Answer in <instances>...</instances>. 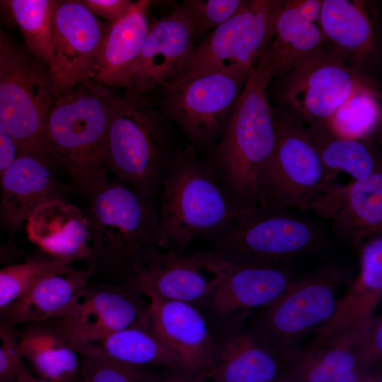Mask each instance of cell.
I'll return each instance as SVG.
<instances>
[{
	"label": "cell",
	"instance_id": "6da1fadb",
	"mask_svg": "<svg viewBox=\"0 0 382 382\" xmlns=\"http://www.w3.org/2000/svg\"><path fill=\"white\" fill-rule=\"evenodd\" d=\"M88 199L91 251L85 261L91 281L124 289L161 251L157 198L108 179Z\"/></svg>",
	"mask_w": 382,
	"mask_h": 382
},
{
	"label": "cell",
	"instance_id": "7a4b0ae2",
	"mask_svg": "<svg viewBox=\"0 0 382 382\" xmlns=\"http://www.w3.org/2000/svg\"><path fill=\"white\" fill-rule=\"evenodd\" d=\"M270 71L257 65L237 98L228 126L202 158L205 168L239 209L255 207L257 177L275 144L274 116L267 94Z\"/></svg>",
	"mask_w": 382,
	"mask_h": 382
},
{
	"label": "cell",
	"instance_id": "3957f363",
	"mask_svg": "<svg viewBox=\"0 0 382 382\" xmlns=\"http://www.w3.org/2000/svg\"><path fill=\"white\" fill-rule=\"evenodd\" d=\"M181 149L170 121L132 85L117 93L106 143L108 172L135 190L158 197Z\"/></svg>",
	"mask_w": 382,
	"mask_h": 382
},
{
	"label": "cell",
	"instance_id": "277c9868",
	"mask_svg": "<svg viewBox=\"0 0 382 382\" xmlns=\"http://www.w3.org/2000/svg\"><path fill=\"white\" fill-rule=\"evenodd\" d=\"M117 93L90 79L56 97L47 116L45 153L87 197L108 180L107 133Z\"/></svg>",
	"mask_w": 382,
	"mask_h": 382
},
{
	"label": "cell",
	"instance_id": "5b68a950",
	"mask_svg": "<svg viewBox=\"0 0 382 382\" xmlns=\"http://www.w3.org/2000/svg\"><path fill=\"white\" fill-rule=\"evenodd\" d=\"M294 209H242L206 238L210 251L234 265H295L328 250L333 236L317 216Z\"/></svg>",
	"mask_w": 382,
	"mask_h": 382
},
{
	"label": "cell",
	"instance_id": "8992f818",
	"mask_svg": "<svg viewBox=\"0 0 382 382\" xmlns=\"http://www.w3.org/2000/svg\"><path fill=\"white\" fill-rule=\"evenodd\" d=\"M275 144L257 177L256 207L330 219L340 188L303 127L274 111Z\"/></svg>",
	"mask_w": 382,
	"mask_h": 382
},
{
	"label": "cell",
	"instance_id": "52a82bcc",
	"mask_svg": "<svg viewBox=\"0 0 382 382\" xmlns=\"http://www.w3.org/2000/svg\"><path fill=\"white\" fill-rule=\"evenodd\" d=\"M158 198V244L167 253H185L192 241L212 235L242 209L228 199L190 144L181 147Z\"/></svg>",
	"mask_w": 382,
	"mask_h": 382
},
{
	"label": "cell",
	"instance_id": "ba28073f",
	"mask_svg": "<svg viewBox=\"0 0 382 382\" xmlns=\"http://www.w3.org/2000/svg\"><path fill=\"white\" fill-rule=\"evenodd\" d=\"M267 93L277 108L275 113L302 127L331 124L339 108L354 96L381 95L375 78L348 65L327 41L271 79Z\"/></svg>",
	"mask_w": 382,
	"mask_h": 382
},
{
	"label": "cell",
	"instance_id": "9c48e42d",
	"mask_svg": "<svg viewBox=\"0 0 382 382\" xmlns=\"http://www.w3.org/2000/svg\"><path fill=\"white\" fill-rule=\"evenodd\" d=\"M352 272L333 258L299 274L277 299L260 309L251 331L279 357L297 350L311 330L332 317L338 289Z\"/></svg>",
	"mask_w": 382,
	"mask_h": 382
},
{
	"label": "cell",
	"instance_id": "30bf717a",
	"mask_svg": "<svg viewBox=\"0 0 382 382\" xmlns=\"http://www.w3.org/2000/svg\"><path fill=\"white\" fill-rule=\"evenodd\" d=\"M55 98L46 64L15 45L0 64V123L18 155L46 154L45 125Z\"/></svg>",
	"mask_w": 382,
	"mask_h": 382
},
{
	"label": "cell",
	"instance_id": "8fae6325",
	"mask_svg": "<svg viewBox=\"0 0 382 382\" xmlns=\"http://www.w3.org/2000/svg\"><path fill=\"white\" fill-rule=\"evenodd\" d=\"M248 78L214 71L168 82L160 110L190 145L207 153L225 132Z\"/></svg>",
	"mask_w": 382,
	"mask_h": 382
},
{
	"label": "cell",
	"instance_id": "7c38bea8",
	"mask_svg": "<svg viewBox=\"0 0 382 382\" xmlns=\"http://www.w3.org/2000/svg\"><path fill=\"white\" fill-rule=\"evenodd\" d=\"M284 0H250L211 31L175 78L221 71L249 76L255 69ZM168 83V82H167Z\"/></svg>",
	"mask_w": 382,
	"mask_h": 382
},
{
	"label": "cell",
	"instance_id": "4fadbf2b",
	"mask_svg": "<svg viewBox=\"0 0 382 382\" xmlns=\"http://www.w3.org/2000/svg\"><path fill=\"white\" fill-rule=\"evenodd\" d=\"M148 308L125 289L89 282L57 316L45 323L77 350L106 335L140 323Z\"/></svg>",
	"mask_w": 382,
	"mask_h": 382
},
{
	"label": "cell",
	"instance_id": "5bb4252c",
	"mask_svg": "<svg viewBox=\"0 0 382 382\" xmlns=\"http://www.w3.org/2000/svg\"><path fill=\"white\" fill-rule=\"evenodd\" d=\"M108 25L79 0H57L48 66L55 97L91 79Z\"/></svg>",
	"mask_w": 382,
	"mask_h": 382
},
{
	"label": "cell",
	"instance_id": "9a60e30c",
	"mask_svg": "<svg viewBox=\"0 0 382 382\" xmlns=\"http://www.w3.org/2000/svg\"><path fill=\"white\" fill-rule=\"evenodd\" d=\"M222 261L210 251L173 253L160 251L132 277L125 289L141 296L190 303L211 294L221 273Z\"/></svg>",
	"mask_w": 382,
	"mask_h": 382
},
{
	"label": "cell",
	"instance_id": "2e32d148",
	"mask_svg": "<svg viewBox=\"0 0 382 382\" xmlns=\"http://www.w3.org/2000/svg\"><path fill=\"white\" fill-rule=\"evenodd\" d=\"M191 23L181 4L149 21L132 86L146 96L180 74L195 49Z\"/></svg>",
	"mask_w": 382,
	"mask_h": 382
},
{
	"label": "cell",
	"instance_id": "e0dca14e",
	"mask_svg": "<svg viewBox=\"0 0 382 382\" xmlns=\"http://www.w3.org/2000/svg\"><path fill=\"white\" fill-rule=\"evenodd\" d=\"M148 308L140 326L152 333L183 362L185 369L209 371L214 359V342L202 316L189 303L142 294Z\"/></svg>",
	"mask_w": 382,
	"mask_h": 382
},
{
	"label": "cell",
	"instance_id": "ac0fdd59",
	"mask_svg": "<svg viewBox=\"0 0 382 382\" xmlns=\"http://www.w3.org/2000/svg\"><path fill=\"white\" fill-rule=\"evenodd\" d=\"M361 1H321L318 18L326 41L357 71L373 76L378 66V29L374 11Z\"/></svg>",
	"mask_w": 382,
	"mask_h": 382
},
{
	"label": "cell",
	"instance_id": "d6986e66",
	"mask_svg": "<svg viewBox=\"0 0 382 382\" xmlns=\"http://www.w3.org/2000/svg\"><path fill=\"white\" fill-rule=\"evenodd\" d=\"M320 6L319 0L284 1L256 64L268 70L272 79L326 42L318 25Z\"/></svg>",
	"mask_w": 382,
	"mask_h": 382
},
{
	"label": "cell",
	"instance_id": "ffe728a7",
	"mask_svg": "<svg viewBox=\"0 0 382 382\" xmlns=\"http://www.w3.org/2000/svg\"><path fill=\"white\" fill-rule=\"evenodd\" d=\"M221 261L220 277L210 296L214 311L224 318L262 308L299 274L295 265H245Z\"/></svg>",
	"mask_w": 382,
	"mask_h": 382
},
{
	"label": "cell",
	"instance_id": "44dd1931",
	"mask_svg": "<svg viewBox=\"0 0 382 382\" xmlns=\"http://www.w3.org/2000/svg\"><path fill=\"white\" fill-rule=\"evenodd\" d=\"M280 357L282 379L292 382H382L381 368L367 370L360 364L348 332Z\"/></svg>",
	"mask_w": 382,
	"mask_h": 382
},
{
	"label": "cell",
	"instance_id": "7402d4cb",
	"mask_svg": "<svg viewBox=\"0 0 382 382\" xmlns=\"http://www.w3.org/2000/svg\"><path fill=\"white\" fill-rule=\"evenodd\" d=\"M151 1H134L120 21L104 33L91 79L111 89L132 85L149 27Z\"/></svg>",
	"mask_w": 382,
	"mask_h": 382
},
{
	"label": "cell",
	"instance_id": "603a6c76",
	"mask_svg": "<svg viewBox=\"0 0 382 382\" xmlns=\"http://www.w3.org/2000/svg\"><path fill=\"white\" fill-rule=\"evenodd\" d=\"M356 250L358 274L345 294L337 299L330 320L318 328L312 343L352 330L374 316L382 296V236L363 243Z\"/></svg>",
	"mask_w": 382,
	"mask_h": 382
},
{
	"label": "cell",
	"instance_id": "cb8c5ba5",
	"mask_svg": "<svg viewBox=\"0 0 382 382\" xmlns=\"http://www.w3.org/2000/svg\"><path fill=\"white\" fill-rule=\"evenodd\" d=\"M28 240L55 259L86 260L91 234L86 213L64 199L49 201L25 222Z\"/></svg>",
	"mask_w": 382,
	"mask_h": 382
},
{
	"label": "cell",
	"instance_id": "d4e9b609",
	"mask_svg": "<svg viewBox=\"0 0 382 382\" xmlns=\"http://www.w3.org/2000/svg\"><path fill=\"white\" fill-rule=\"evenodd\" d=\"M64 191L42 156L17 155L0 180L2 216L9 227L17 228L42 204L64 199Z\"/></svg>",
	"mask_w": 382,
	"mask_h": 382
},
{
	"label": "cell",
	"instance_id": "484cf974",
	"mask_svg": "<svg viewBox=\"0 0 382 382\" xmlns=\"http://www.w3.org/2000/svg\"><path fill=\"white\" fill-rule=\"evenodd\" d=\"M329 227L332 235L355 250L382 236V170L342 185Z\"/></svg>",
	"mask_w": 382,
	"mask_h": 382
},
{
	"label": "cell",
	"instance_id": "4316f807",
	"mask_svg": "<svg viewBox=\"0 0 382 382\" xmlns=\"http://www.w3.org/2000/svg\"><path fill=\"white\" fill-rule=\"evenodd\" d=\"M91 272L71 265L36 279L0 318L14 327L44 322L57 316L91 281Z\"/></svg>",
	"mask_w": 382,
	"mask_h": 382
},
{
	"label": "cell",
	"instance_id": "83f0119b",
	"mask_svg": "<svg viewBox=\"0 0 382 382\" xmlns=\"http://www.w3.org/2000/svg\"><path fill=\"white\" fill-rule=\"evenodd\" d=\"M281 357L250 330L228 337L208 371L213 382H270L282 379Z\"/></svg>",
	"mask_w": 382,
	"mask_h": 382
},
{
	"label": "cell",
	"instance_id": "f1b7e54d",
	"mask_svg": "<svg viewBox=\"0 0 382 382\" xmlns=\"http://www.w3.org/2000/svg\"><path fill=\"white\" fill-rule=\"evenodd\" d=\"M18 350L22 360L30 364L40 378L70 382L79 374V354L45 323L26 325L19 335Z\"/></svg>",
	"mask_w": 382,
	"mask_h": 382
},
{
	"label": "cell",
	"instance_id": "f546056e",
	"mask_svg": "<svg viewBox=\"0 0 382 382\" xmlns=\"http://www.w3.org/2000/svg\"><path fill=\"white\" fill-rule=\"evenodd\" d=\"M302 127L330 172L343 171L357 181L382 170L378 157L368 144L341 134L331 124Z\"/></svg>",
	"mask_w": 382,
	"mask_h": 382
},
{
	"label": "cell",
	"instance_id": "4dcf8cb0",
	"mask_svg": "<svg viewBox=\"0 0 382 382\" xmlns=\"http://www.w3.org/2000/svg\"><path fill=\"white\" fill-rule=\"evenodd\" d=\"M88 352H98L137 366L185 369L173 352L147 329L138 325L113 332L77 350L79 354Z\"/></svg>",
	"mask_w": 382,
	"mask_h": 382
},
{
	"label": "cell",
	"instance_id": "1f68e13d",
	"mask_svg": "<svg viewBox=\"0 0 382 382\" xmlns=\"http://www.w3.org/2000/svg\"><path fill=\"white\" fill-rule=\"evenodd\" d=\"M57 0H0L4 21L16 25L27 50L49 66L52 17Z\"/></svg>",
	"mask_w": 382,
	"mask_h": 382
},
{
	"label": "cell",
	"instance_id": "d6a6232c",
	"mask_svg": "<svg viewBox=\"0 0 382 382\" xmlns=\"http://www.w3.org/2000/svg\"><path fill=\"white\" fill-rule=\"evenodd\" d=\"M79 378L82 382H157L147 367L137 366L112 359L98 352L79 354Z\"/></svg>",
	"mask_w": 382,
	"mask_h": 382
},
{
	"label": "cell",
	"instance_id": "836d02e7",
	"mask_svg": "<svg viewBox=\"0 0 382 382\" xmlns=\"http://www.w3.org/2000/svg\"><path fill=\"white\" fill-rule=\"evenodd\" d=\"M71 261L53 258L28 260L8 265L0 269V314L11 306L40 276L65 267Z\"/></svg>",
	"mask_w": 382,
	"mask_h": 382
},
{
	"label": "cell",
	"instance_id": "e575fe53",
	"mask_svg": "<svg viewBox=\"0 0 382 382\" xmlns=\"http://www.w3.org/2000/svg\"><path fill=\"white\" fill-rule=\"evenodd\" d=\"M247 1L185 0L181 6L191 23L196 46L213 30L241 11Z\"/></svg>",
	"mask_w": 382,
	"mask_h": 382
},
{
	"label": "cell",
	"instance_id": "d590c367",
	"mask_svg": "<svg viewBox=\"0 0 382 382\" xmlns=\"http://www.w3.org/2000/svg\"><path fill=\"white\" fill-rule=\"evenodd\" d=\"M347 332L360 364L367 370L378 368L382 360L381 315H374Z\"/></svg>",
	"mask_w": 382,
	"mask_h": 382
},
{
	"label": "cell",
	"instance_id": "8d00e7d4",
	"mask_svg": "<svg viewBox=\"0 0 382 382\" xmlns=\"http://www.w3.org/2000/svg\"><path fill=\"white\" fill-rule=\"evenodd\" d=\"M17 328L0 318V382H14L25 368L18 350Z\"/></svg>",
	"mask_w": 382,
	"mask_h": 382
},
{
	"label": "cell",
	"instance_id": "74e56055",
	"mask_svg": "<svg viewBox=\"0 0 382 382\" xmlns=\"http://www.w3.org/2000/svg\"><path fill=\"white\" fill-rule=\"evenodd\" d=\"M79 1L92 14L108 24H114L122 19L134 4L130 0Z\"/></svg>",
	"mask_w": 382,
	"mask_h": 382
},
{
	"label": "cell",
	"instance_id": "f35d334b",
	"mask_svg": "<svg viewBox=\"0 0 382 382\" xmlns=\"http://www.w3.org/2000/svg\"><path fill=\"white\" fill-rule=\"evenodd\" d=\"M17 155L13 139L0 123V180L4 171L13 163Z\"/></svg>",
	"mask_w": 382,
	"mask_h": 382
},
{
	"label": "cell",
	"instance_id": "ab89813d",
	"mask_svg": "<svg viewBox=\"0 0 382 382\" xmlns=\"http://www.w3.org/2000/svg\"><path fill=\"white\" fill-rule=\"evenodd\" d=\"M207 379L208 371L178 369L157 382H204Z\"/></svg>",
	"mask_w": 382,
	"mask_h": 382
},
{
	"label": "cell",
	"instance_id": "60d3db41",
	"mask_svg": "<svg viewBox=\"0 0 382 382\" xmlns=\"http://www.w3.org/2000/svg\"><path fill=\"white\" fill-rule=\"evenodd\" d=\"M4 19L0 12V64L8 54L14 47V44L8 39L6 35L4 28L3 23Z\"/></svg>",
	"mask_w": 382,
	"mask_h": 382
},
{
	"label": "cell",
	"instance_id": "b9f144b4",
	"mask_svg": "<svg viewBox=\"0 0 382 382\" xmlns=\"http://www.w3.org/2000/svg\"><path fill=\"white\" fill-rule=\"evenodd\" d=\"M18 253V250L11 243H0V264L11 265Z\"/></svg>",
	"mask_w": 382,
	"mask_h": 382
},
{
	"label": "cell",
	"instance_id": "7bdbcfd3",
	"mask_svg": "<svg viewBox=\"0 0 382 382\" xmlns=\"http://www.w3.org/2000/svg\"><path fill=\"white\" fill-rule=\"evenodd\" d=\"M14 382H52V381L44 380V379L40 378L38 377H36L32 375L30 373H29L27 371V369L25 367L20 371V373L18 374Z\"/></svg>",
	"mask_w": 382,
	"mask_h": 382
},
{
	"label": "cell",
	"instance_id": "ee69618b",
	"mask_svg": "<svg viewBox=\"0 0 382 382\" xmlns=\"http://www.w3.org/2000/svg\"><path fill=\"white\" fill-rule=\"evenodd\" d=\"M270 382H292V381L285 380V379H279V380H276V381H273Z\"/></svg>",
	"mask_w": 382,
	"mask_h": 382
},
{
	"label": "cell",
	"instance_id": "f6af8a7d",
	"mask_svg": "<svg viewBox=\"0 0 382 382\" xmlns=\"http://www.w3.org/2000/svg\"><path fill=\"white\" fill-rule=\"evenodd\" d=\"M70 382H82L79 378V376H78L76 378H74V380H72Z\"/></svg>",
	"mask_w": 382,
	"mask_h": 382
}]
</instances>
